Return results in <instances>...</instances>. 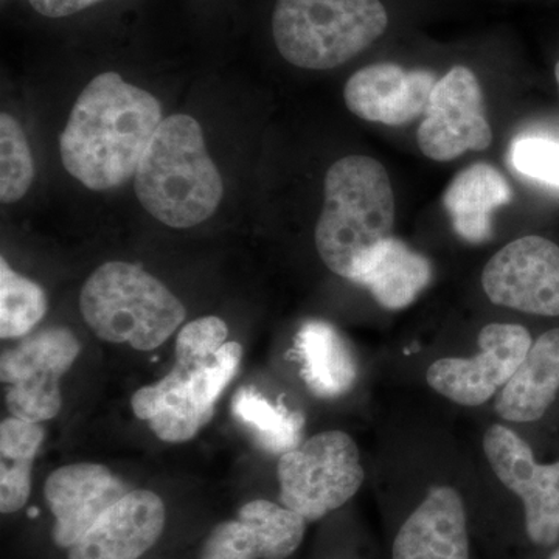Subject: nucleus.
I'll list each match as a JSON object with an SVG mask.
<instances>
[{
	"label": "nucleus",
	"mask_w": 559,
	"mask_h": 559,
	"mask_svg": "<svg viewBox=\"0 0 559 559\" xmlns=\"http://www.w3.org/2000/svg\"><path fill=\"white\" fill-rule=\"evenodd\" d=\"M162 106L119 73L95 76L81 92L60 135L62 165L95 191L124 186L159 130Z\"/></svg>",
	"instance_id": "1"
},
{
	"label": "nucleus",
	"mask_w": 559,
	"mask_h": 559,
	"mask_svg": "<svg viewBox=\"0 0 559 559\" xmlns=\"http://www.w3.org/2000/svg\"><path fill=\"white\" fill-rule=\"evenodd\" d=\"M143 209L175 229H189L218 210L224 186L193 117L176 114L162 121L134 176Z\"/></svg>",
	"instance_id": "2"
},
{
	"label": "nucleus",
	"mask_w": 559,
	"mask_h": 559,
	"mask_svg": "<svg viewBox=\"0 0 559 559\" xmlns=\"http://www.w3.org/2000/svg\"><path fill=\"white\" fill-rule=\"evenodd\" d=\"M393 223L395 198L380 162L348 156L330 168L316 226V248L330 271L353 280L371 250L388 240Z\"/></svg>",
	"instance_id": "3"
},
{
	"label": "nucleus",
	"mask_w": 559,
	"mask_h": 559,
	"mask_svg": "<svg viewBox=\"0 0 559 559\" xmlns=\"http://www.w3.org/2000/svg\"><path fill=\"white\" fill-rule=\"evenodd\" d=\"M81 314L100 340L150 352L186 320L182 301L139 264L109 261L92 272L80 296Z\"/></svg>",
	"instance_id": "4"
},
{
	"label": "nucleus",
	"mask_w": 559,
	"mask_h": 559,
	"mask_svg": "<svg viewBox=\"0 0 559 559\" xmlns=\"http://www.w3.org/2000/svg\"><path fill=\"white\" fill-rule=\"evenodd\" d=\"M380 0H277L272 14L275 46L301 69L329 70L369 49L388 31Z\"/></svg>",
	"instance_id": "5"
},
{
	"label": "nucleus",
	"mask_w": 559,
	"mask_h": 559,
	"mask_svg": "<svg viewBox=\"0 0 559 559\" xmlns=\"http://www.w3.org/2000/svg\"><path fill=\"white\" fill-rule=\"evenodd\" d=\"M241 356L238 342H226L212 358L176 355L167 377L132 395L135 417L168 443L194 439L212 421L216 401L240 369Z\"/></svg>",
	"instance_id": "6"
},
{
	"label": "nucleus",
	"mask_w": 559,
	"mask_h": 559,
	"mask_svg": "<svg viewBox=\"0 0 559 559\" xmlns=\"http://www.w3.org/2000/svg\"><path fill=\"white\" fill-rule=\"evenodd\" d=\"M277 476L283 507L305 521H319L345 506L366 474L352 437L330 430L283 454Z\"/></svg>",
	"instance_id": "7"
},
{
	"label": "nucleus",
	"mask_w": 559,
	"mask_h": 559,
	"mask_svg": "<svg viewBox=\"0 0 559 559\" xmlns=\"http://www.w3.org/2000/svg\"><path fill=\"white\" fill-rule=\"evenodd\" d=\"M75 334L62 326L24 337L0 358V380L9 385L7 406L11 417L43 423L61 409L60 380L80 355Z\"/></svg>",
	"instance_id": "8"
},
{
	"label": "nucleus",
	"mask_w": 559,
	"mask_h": 559,
	"mask_svg": "<svg viewBox=\"0 0 559 559\" xmlns=\"http://www.w3.org/2000/svg\"><path fill=\"white\" fill-rule=\"evenodd\" d=\"M532 345L524 326L489 323L480 331V352L476 356L436 360L426 380L444 399L462 406H480L509 384Z\"/></svg>",
	"instance_id": "9"
},
{
	"label": "nucleus",
	"mask_w": 559,
	"mask_h": 559,
	"mask_svg": "<svg viewBox=\"0 0 559 559\" xmlns=\"http://www.w3.org/2000/svg\"><path fill=\"white\" fill-rule=\"evenodd\" d=\"M484 451L498 479L524 502L530 540L554 546L559 539V462L539 465L532 448L502 425L487 430Z\"/></svg>",
	"instance_id": "10"
},
{
	"label": "nucleus",
	"mask_w": 559,
	"mask_h": 559,
	"mask_svg": "<svg viewBox=\"0 0 559 559\" xmlns=\"http://www.w3.org/2000/svg\"><path fill=\"white\" fill-rule=\"evenodd\" d=\"M491 140L479 81L468 68L451 69L430 94L418 128L419 148L429 159L447 162L469 150H487Z\"/></svg>",
	"instance_id": "11"
},
{
	"label": "nucleus",
	"mask_w": 559,
	"mask_h": 559,
	"mask_svg": "<svg viewBox=\"0 0 559 559\" xmlns=\"http://www.w3.org/2000/svg\"><path fill=\"white\" fill-rule=\"evenodd\" d=\"M481 285L492 304L538 316H559V248L536 235L500 249Z\"/></svg>",
	"instance_id": "12"
},
{
	"label": "nucleus",
	"mask_w": 559,
	"mask_h": 559,
	"mask_svg": "<svg viewBox=\"0 0 559 559\" xmlns=\"http://www.w3.org/2000/svg\"><path fill=\"white\" fill-rule=\"evenodd\" d=\"M307 521L296 511L257 499L210 533L201 559H286L301 544Z\"/></svg>",
	"instance_id": "13"
},
{
	"label": "nucleus",
	"mask_w": 559,
	"mask_h": 559,
	"mask_svg": "<svg viewBox=\"0 0 559 559\" xmlns=\"http://www.w3.org/2000/svg\"><path fill=\"white\" fill-rule=\"evenodd\" d=\"M44 492L55 518L51 538L61 549H70L130 491L106 466L75 463L53 471Z\"/></svg>",
	"instance_id": "14"
},
{
	"label": "nucleus",
	"mask_w": 559,
	"mask_h": 559,
	"mask_svg": "<svg viewBox=\"0 0 559 559\" xmlns=\"http://www.w3.org/2000/svg\"><path fill=\"white\" fill-rule=\"evenodd\" d=\"M164 500L148 489H134L95 522L69 549V559H138L164 532Z\"/></svg>",
	"instance_id": "15"
},
{
	"label": "nucleus",
	"mask_w": 559,
	"mask_h": 559,
	"mask_svg": "<svg viewBox=\"0 0 559 559\" xmlns=\"http://www.w3.org/2000/svg\"><path fill=\"white\" fill-rule=\"evenodd\" d=\"M436 84V75L429 70L367 66L345 84V105L359 119L401 127L425 114Z\"/></svg>",
	"instance_id": "16"
},
{
	"label": "nucleus",
	"mask_w": 559,
	"mask_h": 559,
	"mask_svg": "<svg viewBox=\"0 0 559 559\" xmlns=\"http://www.w3.org/2000/svg\"><path fill=\"white\" fill-rule=\"evenodd\" d=\"M393 559H469L463 500L450 487L430 489L393 543Z\"/></svg>",
	"instance_id": "17"
},
{
	"label": "nucleus",
	"mask_w": 559,
	"mask_h": 559,
	"mask_svg": "<svg viewBox=\"0 0 559 559\" xmlns=\"http://www.w3.org/2000/svg\"><path fill=\"white\" fill-rule=\"evenodd\" d=\"M559 390V329L533 342L524 362L500 390L496 412L507 421L530 423L543 418Z\"/></svg>",
	"instance_id": "18"
},
{
	"label": "nucleus",
	"mask_w": 559,
	"mask_h": 559,
	"mask_svg": "<svg viewBox=\"0 0 559 559\" xmlns=\"http://www.w3.org/2000/svg\"><path fill=\"white\" fill-rule=\"evenodd\" d=\"M432 278L429 261L396 238L378 245L360 263L352 282L366 286L388 310L409 307Z\"/></svg>",
	"instance_id": "19"
},
{
	"label": "nucleus",
	"mask_w": 559,
	"mask_h": 559,
	"mask_svg": "<svg viewBox=\"0 0 559 559\" xmlns=\"http://www.w3.org/2000/svg\"><path fill=\"white\" fill-rule=\"evenodd\" d=\"M301 378L319 399H340L358 378V364L344 337L330 323L310 320L296 340Z\"/></svg>",
	"instance_id": "20"
},
{
	"label": "nucleus",
	"mask_w": 559,
	"mask_h": 559,
	"mask_svg": "<svg viewBox=\"0 0 559 559\" xmlns=\"http://www.w3.org/2000/svg\"><path fill=\"white\" fill-rule=\"evenodd\" d=\"M511 197L509 182L495 167L476 164L452 180L443 202L460 237L479 245L491 238V213Z\"/></svg>",
	"instance_id": "21"
},
{
	"label": "nucleus",
	"mask_w": 559,
	"mask_h": 559,
	"mask_svg": "<svg viewBox=\"0 0 559 559\" xmlns=\"http://www.w3.org/2000/svg\"><path fill=\"white\" fill-rule=\"evenodd\" d=\"M39 423L11 417L0 425V511L11 514L31 498L32 466L43 444Z\"/></svg>",
	"instance_id": "22"
},
{
	"label": "nucleus",
	"mask_w": 559,
	"mask_h": 559,
	"mask_svg": "<svg viewBox=\"0 0 559 559\" xmlns=\"http://www.w3.org/2000/svg\"><path fill=\"white\" fill-rule=\"evenodd\" d=\"M231 415L261 450L283 455L300 447L304 417L282 404L274 406L257 390H238L231 399Z\"/></svg>",
	"instance_id": "23"
},
{
	"label": "nucleus",
	"mask_w": 559,
	"mask_h": 559,
	"mask_svg": "<svg viewBox=\"0 0 559 559\" xmlns=\"http://www.w3.org/2000/svg\"><path fill=\"white\" fill-rule=\"evenodd\" d=\"M47 297L32 280L11 270L0 259V336L2 340H22L44 319Z\"/></svg>",
	"instance_id": "24"
},
{
	"label": "nucleus",
	"mask_w": 559,
	"mask_h": 559,
	"mask_svg": "<svg viewBox=\"0 0 559 559\" xmlns=\"http://www.w3.org/2000/svg\"><path fill=\"white\" fill-rule=\"evenodd\" d=\"M35 165L27 138L10 114L0 116V201H20L31 189Z\"/></svg>",
	"instance_id": "25"
},
{
	"label": "nucleus",
	"mask_w": 559,
	"mask_h": 559,
	"mask_svg": "<svg viewBox=\"0 0 559 559\" xmlns=\"http://www.w3.org/2000/svg\"><path fill=\"white\" fill-rule=\"evenodd\" d=\"M510 159L521 175L559 189V140L522 135L511 145Z\"/></svg>",
	"instance_id": "26"
},
{
	"label": "nucleus",
	"mask_w": 559,
	"mask_h": 559,
	"mask_svg": "<svg viewBox=\"0 0 559 559\" xmlns=\"http://www.w3.org/2000/svg\"><path fill=\"white\" fill-rule=\"evenodd\" d=\"M229 330L223 319L207 316L187 323L176 340V355L212 358L226 344Z\"/></svg>",
	"instance_id": "27"
},
{
	"label": "nucleus",
	"mask_w": 559,
	"mask_h": 559,
	"mask_svg": "<svg viewBox=\"0 0 559 559\" xmlns=\"http://www.w3.org/2000/svg\"><path fill=\"white\" fill-rule=\"evenodd\" d=\"M102 2H108V0H28L36 13L50 20L73 16Z\"/></svg>",
	"instance_id": "28"
},
{
	"label": "nucleus",
	"mask_w": 559,
	"mask_h": 559,
	"mask_svg": "<svg viewBox=\"0 0 559 559\" xmlns=\"http://www.w3.org/2000/svg\"><path fill=\"white\" fill-rule=\"evenodd\" d=\"M549 559H559V549L555 551V554H551V557Z\"/></svg>",
	"instance_id": "29"
},
{
	"label": "nucleus",
	"mask_w": 559,
	"mask_h": 559,
	"mask_svg": "<svg viewBox=\"0 0 559 559\" xmlns=\"http://www.w3.org/2000/svg\"><path fill=\"white\" fill-rule=\"evenodd\" d=\"M555 75H557V81H558V84H559V61H558V64H557V69H555Z\"/></svg>",
	"instance_id": "30"
}]
</instances>
